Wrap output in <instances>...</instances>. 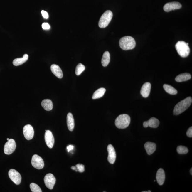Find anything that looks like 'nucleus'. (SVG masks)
<instances>
[{
  "label": "nucleus",
  "instance_id": "obj_1",
  "mask_svg": "<svg viewBox=\"0 0 192 192\" xmlns=\"http://www.w3.org/2000/svg\"><path fill=\"white\" fill-rule=\"evenodd\" d=\"M192 102V97H189L178 102L176 104L173 110V114L175 115H178L182 113L190 107Z\"/></svg>",
  "mask_w": 192,
  "mask_h": 192
},
{
  "label": "nucleus",
  "instance_id": "obj_2",
  "mask_svg": "<svg viewBox=\"0 0 192 192\" xmlns=\"http://www.w3.org/2000/svg\"><path fill=\"white\" fill-rule=\"evenodd\" d=\"M136 44L135 40L130 36L123 37L119 41V46L124 50H132L135 48Z\"/></svg>",
  "mask_w": 192,
  "mask_h": 192
},
{
  "label": "nucleus",
  "instance_id": "obj_3",
  "mask_svg": "<svg viewBox=\"0 0 192 192\" xmlns=\"http://www.w3.org/2000/svg\"><path fill=\"white\" fill-rule=\"evenodd\" d=\"M130 117L127 114H121L116 119L115 124L117 128L119 129H124L129 126L130 123Z\"/></svg>",
  "mask_w": 192,
  "mask_h": 192
},
{
  "label": "nucleus",
  "instance_id": "obj_4",
  "mask_svg": "<svg viewBox=\"0 0 192 192\" xmlns=\"http://www.w3.org/2000/svg\"><path fill=\"white\" fill-rule=\"evenodd\" d=\"M188 43L183 41H178L176 43V48L178 55L183 57L188 56L190 53V48Z\"/></svg>",
  "mask_w": 192,
  "mask_h": 192
},
{
  "label": "nucleus",
  "instance_id": "obj_5",
  "mask_svg": "<svg viewBox=\"0 0 192 192\" xmlns=\"http://www.w3.org/2000/svg\"><path fill=\"white\" fill-rule=\"evenodd\" d=\"M113 14L112 11L108 10L103 13L99 20V26L101 28H104L108 25L112 20Z\"/></svg>",
  "mask_w": 192,
  "mask_h": 192
},
{
  "label": "nucleus",
  "instance_id": "obj_6",
  "mask_svg": "<svg viewBox=\"0 0 192 192\" xmlns=\"http://www.w3.org/2000/svg\"><path fill=\"white\" fill-rule=\"evenodd\" d=\"M16 144L14 139H10L6 143L4 146L5 154L9 155L14 152L16 149Z\"/></svg>",
  "mask_w": 192,
  "mask_h": 192
},
{
  "label": "nucleus",
  "instance_id": "obj_7",
  "mask_svg": "<svg viewBox=\"0 0 192 192\" xmlns=\"http://www.w3.org/2000/svg\"><path fill=\"white\" fill-rule=\"evenodd\" d=\"M31 164L33 167L38 169H43L44 166L43 158L37 154L34 155L32 157Z\"/></svg>",
  "mask_w": 192,
  "mask_h": 192
},
{
  "label": "nucleus",
  "instance_id": "obj_8",
  "mask_svg": "<svg viewBox=\"0 0 192 192\" xmlns=\"http://www.w3.org/2000/svg\"><path fill=\"white\" fill-rule=\"evenodd\" d=\"M9 177L13 182L16 185H19L21 181V176L20 173L14 169H11L8 172Z\"/></svg>",
  "mask_w": 192,
  "mask_h": 192
},
{
  "label": "nucleus",
  "instance_id": "obj_9",
  "mask_svg": "<svg viewBox=\"0 0 192 192\" xmlns=\"http://www.w3.org/2000/svg\"><path fill=\"white\" fill-rule=\"evenodd\" d=\"M44 181L47 188L52 190L53 188V187L55 184L56 179L53 174L48 173L45 176L44 178Z\"/></svg>",
  "mask_w": 192,
  "mask_h": 192
},
{
  "label": "nucleus",
  "instance_id": "obj_10",
  "mask_svg": "<svg viewBox=\"0 0 192 192\" xmlns=\"http://www.w3.org/2000/svg\"><path fill=\"white\" fill-rule=\"evenodd\" d=\"M23 135L26 139L30 140L33 139L34 136V130L32 126L30 124H27L23 127Z\"/></svg>",
  "mask_w": 192,
  "mask_h": 192
},
{
  "label": "nucleus",
  "instance_id": "obj_11",
  "mask_svg": "<svg viewBox=\"0 0 192 192\" xmlns=\"http://www.w3.org/2000/svg\"><path fill=\"white\" fill-rule=\"evenodd\" d=\"M107 150L108 152V161L110 164H113L115 162L117 157L115 149L112 144H109L107 146Z\"/></svg>",
  "mask_w": 192,
  "mask_h": 192
},
{
  "label": "nucleus",
  "instance_id": "obj_12",
  "mask_svg": "<svg viewBox=\"0 0 192 192\" xmlns=\"http://www.w3.org/2000/svg\"><path fill=\"white\" fill-rule=\"evenodd\" d=\"M45 139L47 146L50 149L53 148L54 144L55 139L51 131L50 130H46Z\"/></svg>",
  "mask_w": 192,
  "mask_h": 192
},
{
  "label": "nucleus",
  "instance_id": "obj_13",
  "mask_svg": "<svg viewBox=\"0 0 192 192\" xmlns=\"http://www.w3.org/2000/svg\"><path fill=\"white\" fill-rule=\"evenodd\" d=\"M182 7L181 3L179 2H174L166 3L164 5L163 9L166 12H169L171 11H174L176 9H181Z\"/></svg>",
  "mask_w": 192,
  "mask_h": 192
},
{
  "label": "nucleus",
  "instance_id": "obj_14",
  "mask_svg": "<svg viewBox=\"0 0 192 192\" xmlns=\"http://www.w3.org/2000/svg\"><path fill=\"white\" fill-rule=\"evenodd\" d=\"M159 121L155 117H151L149 121H144L143 126L145 128L150 127L151 128H156L159 126Z\"/></svg>",
  "mask_w": 192,
  "mask_h": 192
},
{
  "label": "nucleus",
  "instance_id": "obj_15",
  "mask_svg": "<svg viewBox=\"0 0 192 192\" xmlns=\"http://www.w3.org/2000/svg\"><path fill=\"white\" fill-rule=\"evenodd\" d=\"M151 88V84L149 82H146L143 85L141 90V94L143 97L146 98L150 93Z\"/></svg>",
  "mask_w": 192,
  "mask_h": 192
},
{
  "label": "nucleus",
  "instance_id": "obj_16",
  "mask_svg": "<svg viewBox=\"0 0 192 192\" xmlns=\"http://www.w3.org/2000/svg\"><path fill=\"white\" fill-rule=\"evenodd\" d=\"M156 179L159 185H162L164 183L165 180V174L164 170L162 168L158 170L156 174Z\"/></svg>",
  "mask_w": 192,
  "mask_h": 192
},
{
  "label": "nucleus",
  "instance_id": "obj_17",
  "mask_svg": "<svg viewBox=\"0 0 192 192\" xmlns=\"http://www.w3.org/2000/svg\"><path fill=\"white\" fill-rule=\"evenodd\" d=\"M51 71L57 78L61 79L63 77V74L61 69L58 65L53 64L50 67Z\"/></svg>",
  "mask_w": 192,
  "mask_h": 192
},
{
  "label": "nucleus",
  "instance_id": "obj_18",
  "mask_svg": "<svg viewBox=\"0 0 192 192\" xmlns=\"http://www.w3.org/2000/svg\"><path fill=\"white\" fill-rule=\"evenodd\" d=\"M144 148L147 154L149 155H151L156 151V145L155 143L148 142L145 144Z\"/></svg>",
  "mask_w": 192,
  "mask_h": 192
},
{
  "label": "nucleus",
  "instance_id": "obj_19",
  "mask_svg": "<svg viewBox=\"0 0 192 192\" xmlns=\"http://www.w3.org/2000/svg\"><path fill=\"white\" fill-rule=\"evenodd\" d=\"M67 122L69 130L70 131H73L75 127V121L73 116L71 113H69L67 114Z\"/></svg>",
  "mask_w": 192,
  "mask_h": 192
},
{
  "label": "nucleus",
  "instance_id": "obj_20",
  "mask_svg": "<svg viewBox=\"0 0 192 192\" xmlns=\"http://www.w3.org/2000/svg\"><path fill=\"white\" fill-rule=\"evenodd\" d=\"M191 78V75L188 73H183L180 74L177 76L175 80L178 82L186 81L190 80Z\"/></svg>",
  "mask_w": 192,
  "mask_h": 192
},
{
  "label": "nucleus",
  "instance_id": "obj_21",
  "mask_svg": "<svg viewBox=\"0 0 192 192\" xmlns=\"http://www.w3.org/2000/svg\"><path fill=\"white\" fill-rule=\"evenodd\" d=\"M42 107L46 111H49L53 109V102L50 99H44L42 101L41 103Z\"/></svg>",
  "mask_w": 192,
  "mask_h": 192
},
{
  "label": "nucleus",
  "instance_id": "obj_22",
  "mask_svg": "<svg viewBox=\"0 0 192 192\" xmlns=\"http://www.w3.org/2000/svg\"><path fill=\"white\" fill-rule=\"evenodd\" d=\"M28 56L27 54L23 55L22 58H17L13 60V63L15 66H18L25 63L28 59Z\"/></svg>",
  "mask_w": 192,
  "mask_h": 192
},
{
  "label": "nucleus",
  "instance_id": "obj_23",
  "mask_svg": "<svg viewBox=\"0 0 192 192\" xmlns=\"http://www.w3.org/2000/svg\"><path fill=\"white\" fill-rule=\"evenodd\" d=\"M110 60V53L109 52L106 51L103 54L102 60V66H107L109 65Z\"/></svg>",
  "mask_w": 192,
  "mask_h": 192
},
{
  "label": "nucleus",
  "instance_id": "obj_24",
  "mask_svg": "<svg viewBox=\"0 0 192 192\" xmlns=\"http://www.w3.org/2000/svg\"><path fill=\"white\" fill-rule=\"evenodd\" d=\"M105 92L106 89L102 87L97 89L94 92L92 96V99H95L101 98L103 97Z\"/></svg>",
  "mask_w": 192,
  "mask_h": 192
},
{
  "label": "nucleus",
  "instance_id": "obj_25",
  "mask_svg": "<svg viewBox=\"0 0 192 192\" xmlns=\"http://www.w3.org/2000/svg\"><path fill=\"white\" fill-rule=\"evenodd\" d=\"M163 87L164 90L168 94L171 95H176L178 93L177 90L171 85L165 84Z\"/></svg>",
  "mask_w": 192,
  "mask_h": 192
},
{
  "label": "nucleus",
  "instance_id": "obj_26",
  "mask_svg": "<svg viewBox=\"0 0 192 192\" xmlns=\"http://www.w3.org/2000/svg\"><path fill=\"white\" fill-rule=\"evenodd\" d=\"M85 70V65L81 63H79L76 67L75 73L77 75H79Z\"/></svg>",
  "mask_w": 192,
  "mask_h": 192
},
{
  "label": "nucleus",
  "instance_id": "obj_27",
  "mask_svg": "<svg viewBox=\"0 0 192 192\" xmlns=\"http://www.w3.org/2000/svg\"><path fill=\"white\" fill-rule=\"evenodd\" d=\"M177 151L179 154H186L188 153V150L186 146H180L177 148Z\"/></svg>",
  "mask_w": 192,
  "mask_h": 192
},
{
  "label": "nucleus",
  "instance_id": "obj_28",
  "mask_svg": "<svg viewBox=\"0 0 192 192\" xmlns=\"http://www.w3.org/2000/svg\"><path fill=\"white\" fill-rule=\"evenodd\" d=\"M30 189L33 192H42L41 188L38 185L34 183H31L30 185Z\"/></svg>",
  "mask_w": 192,
  "mask_h": 192
},
{
  "label": "nucleus",
  "instance_id": "obj_29",
  "mask_svg": "<svg viewBox=\"0 0 192 192\" xmlns=\"http://www.w3.org/2000/svg\"><path fill=\"white\" fill-rule=\"evenodd\" d=\"M77 171L79 172L82 173L85 171V166L82 164H78L76 165Z\"/></svg>",
  "mask_w": 192,
  "mask_h": 192
},
{
  "label": "nucleus",
  "instance_id": "obj_30",
  "mask_svg": "<svg viewBox=\"0 0 192 192\" xmlns=\"http://www.w3.org/2000/svg\"><path fill=\"white\" fill-rule=\"evenodd\" d=\"M42 28L43 29L49 30L50 29V26L48 23H43L42 25Z\"/></svg>",
  "mask_w": 192,
  "mask_h": 192
},
{
  "label": "nucleus",
  "instance_id": "obj_31",
  "mask_svg": "<svg viewBox=\"0 0 192 192\" xmlns=\"http://www.w3.org/2000/svg\"><path fill=\"white\" fill-rule=\"evenodd\" d=\"M186 135L188 137L191 138L192 137V127H191L188 129L186 132Z\"/></svg>",
  "mask_w": 192,
  "mask_h": 192
},
{
  "label": "nucleus",
  "instance_id": "obj_32",
  "mask_svg": "<svg viewBox=\"0 0 192 192\" xmlns=\"http://www.w3.org/2000/svg\"><path fill=\"white\" fill-rule=\"evenodd\" d=\"M41 13L42 16H43L44 18H46V19H47V18H48V14L46 11H41Z\"/></svg>",
  "mask_w": 192,
  "mask_h": 192
},
{
  "label": "nucleus",
  "instance_id": "obj_33",
  "mask_svg": "<svg viewBox=\"0 0 192 192\" xmlns=\"http://www.w3.org/2000/svg\"><path fill=\"white\" fill-rule=\"evenodd\" d=\"M73 148L74 146H73L70 145L67 146V151H68V152H69V151H70L73 150Z\"/></svg>",
  "mask_w": 192,
  "mask_h": 192
},
{
  "label": "nucleus",
  "instance_id": "obj_34",
  "mask_svg": "<svg viewBox=\"0 0 192 192\" xmlns=\"http://www.w3.org/2000/svg\"><path fill=\"white\" fill-rule=\"evenodd\" d=\"M71 169H72L73 170H75V171H77V169L76 167V166H72Z\"/></svg>",
  "mask_w": 192,
  "mask_h": 192
},
{
  "label": "nucleus",
  "instance_id": "obj_35",
  "mask_svg": "<svg viewBox=\"0 0 192 192\" xmlns=\"http://www.w3.org/2000/svg\"><path fill=\"white\" fill-rule=\"evenodd\" d=\"M190 174L192 175V169L191 168V169L190 170Z\"/></svg>",
  "mask_w": 192,
  "mask_h": 192
},
{
  "label": "nucleus",
  "instance_id": "obj_36",
  "mask_svg": "<svg viewBox=\"0 0 192 192\" xmlns=\"http://www.w3.org/2000/svg\"><path fill=\"white\" fill-rule=\"evenodd\" d=\"M9 138H8V139H7V141L9 140Z\"/></svg>",
  "mask_w": 192,
  "mask_h": 192
},
{
  "label": "nucleus",
  "instance_id": "obj_37",
  "mask_svg": "<svg viewBox=\"0 0 192 192\" xmlns=\"http://www.w3.org/2000/svg\"><path fill=\"white\" fill-rule=\"evenodd\" d=\"M155 181H156V180H154V182H155Z\"/></svg>",
  "mask_w": 192,
  "mask_h": 192
}]
</instances>
